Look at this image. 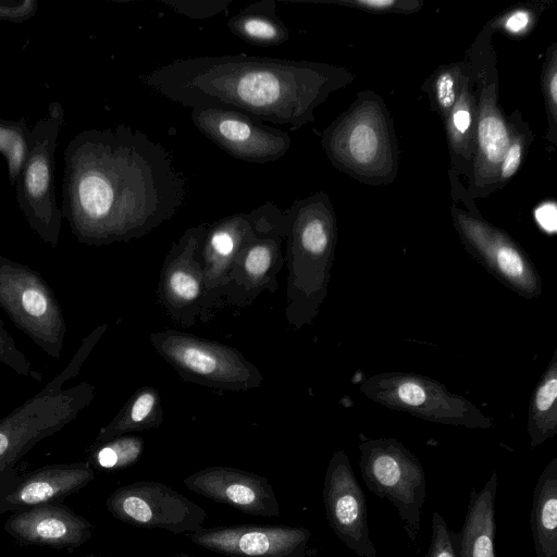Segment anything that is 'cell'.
<instances>
[{"label":"cell","instance_id":"1","mask_svg":"<svg viewBox=\"0 0 557 557\" xmlns=\"http://www.w3.org/2000/svg\"><path fill=\"white\" fill-rule=\"evenodd\" d=\"M186 196L170 152L138 129H85L64 150L61 211L82 244L140 238L173 218Z\"/></svg>","mask_w":557,"mask_h":557},{"label":"cell","instance_id":"2","mask_svg":"<svg viewBox=\"0 0 557 557\" xmlns=\"http://www.w3.org/2000/svg\"><path fill=\"white\" fill-rule=\"evenodd\" d=\"M345 69L307 60L224 54L173 60L140 74L160 96L193 109H224L297 129L350 83Z\"/></svg>","mask_w":557,"mask_h":557},{"label":"cell","instance_id":"3","mask_svg":"<svg viewBox=\"0 0 557 557\" xmlns=\"http://www.w3.org/2000/svg\"><path fill=\"white\" fill-rule=\"evenodd\" d=\"M287 216L285 318L300 329L311 324L323 304L337 240L336 216L323 191L297 199Z\"/></svg>","mask_w":557,"mask_h":557},{"label":"cell","instance_id":"4","mask_svg":"<svg viewBox=\"0 0 557 557\" xmlns=\"http://www.w3.org/2000/svg\"><path fill=\"white\" fill-rule=\"evenodd\" d=\"M108 327L107 323L95 327L61 373L0 419V485L18 475L15 467L33 447L73 422L92 401V384L82 382L65 389L63 385L79 373Z\"/></svg>","mask_w":557,"mask_h":557},{"label":"cell","instance_id":"5","mask_svg":"<svg viewBox=\"0 0 557 557\" xmlns=\"http://www.w3.org/2000/svg\"><path fill=\"white\" fill-rule=\"evenodd\" d=\"M321 144L335 168L364 184H387L397 175L393 123L383 100L373 92H360L323 131Z\"/></svg>","mask_w":557,"mask_h":557},{"label":"cell","instance_id":"6","mask_svg":"<svg viewBox=\"0 0 557 557\" xmlns=\"http://www.w3.org/2000/svg\"><path fill=\"white\" fill-rule=\"evenodd\" d=\"M63 123L62 104L51 102L46 114L27 131L25 156L14 183L17 205L27 224L51 247L59 244L63 220L54 184L55 149Z\"/></svg>","mask_w":557,"mask_h":557},{"label":"cell","instance_id":"7","mask_svg":"<svg viewBox=\"0 0 557 557\" xmlns=\"http://www.w3.org/2000/svg\"><path fill=\"white\" fill-rule=\"evenodd\" d=\"M151 346L186 382L247 392L263 382L260 370L242 351L223 343L165 329L149 335Z\"/></svg>","mask_w":557,"mask_h":557},{"label":"cell","instance_id":"8","mask_svg":"<svg viewBox=\"0 0 557 557\" xmlns=\"http://www.w3.org/2000/svg\"><path fill=\"white\" fill-rule=\"evenodd\" d=\"M358 448L361 476L368 490L395 506L408 537L417 543L428 495L421 462L396 438H367Z\"/></svg>","mask_w":557,"mask_h":557},{"label":"cell","instance_id":"9","mask_svg":"<svg viewBox=\"0 0 557 557\" xmlns=\"http://www.w3.org/2000/svg\"><path fill=\"white\" fill-rule=\"evenodd\" d=\"M359 388L376 404L429 422L470 429L493 425V421L471 401L450 393L438 381L420 374L380 373L363 380Z\"/></svg>","mask_w":557,"mask_h":557},{"label":"cell","instance_id":"10","mask_svg":"<svg viewBox=\"0 0 557 557\" xmlns=\"http://www.w3.org/2000/svg\"><path fill=\"white\" fill-rule=\"evenodd\" d=\"M0 307L44 352L61 357L66 324L53 289L39 272L1 253Z\"/></svg>","mask_w":557,"mask_h":557},{"label":"cell","instance_id":"11","mask_svg":"<svg viewBox=\"0 0 557 557\" xmlns=\"http://www.w3.org/2000/svg\"><path fill=\"white\" fill-rule=\"evenodd\" d=\"M209 223L193 225L170 247L159 275V304L177 325L195 326L213 317L208 308L201 243Z\"/></svg>","mask_w":557,"mask_h":557},{"label":"cell","instance_id":"12","mask_svg":"<svg viewBox=\"0 0 557 557\" xmlns=\"http://www.w3.org/2000/svg\"><path fill=\"white\" fill-rule=\"evenodd\" d=\"M454 225L467 251L502 284L527 299L542 293V278L523 248L503 230L451 209Z\"/></svg>","mask_w":557,"mask_h":557},{"label":"cell","instance_id":"13","mask_svg":"<svg viewBox=\"0 0 557 557\" xmlns=\"http://www.w3.org/2000/svg\"><path fill=\"white\" fill-rule=\"evenodd\" d=\"M110 515L123 523L173 534L203 528L208 513L164 483L137 481L114 490L106 499Z\"/></svg>","mask_w":557,"mask_h":557},{"label":"cell","instance_id":"14","mask_svg":"<svg viewBox=\"0 0 557 557\" xmlns=\"http://www.w3.org/2000/svg\"><path fill=\"white\" fill-rule=\"evenodd\" d=\"M287 235L285 211L274 205L258 234L242 249L224 290V305L247 307L262 293H275L285 265L283 243Z\"/></svg>","mask_w":557,"mask_h":557},{"label":"cell","instance_id":"15","mask_svg":"<svg viewBox=\"0 0 557 557\" xmlns=\"http://www.w3.org/2000/svg\"><path fill=\"white\" fill-rule=\"evenodd\" d=\"M191 121L201 134L242 161L273 162L290 148L292 138L287 132L238 111L193 109Z\"/></svg>","mask_w":557,"mask_h":557},{"label":"cell","instance_id":"16","mask_svg":"<svg viewBox=\"0 0 557 557\" xmlns=\"http://www.w3.org/2000/svg\"><path fill=\"white\" fill-rule=\"evenodd\" d=\"M273 207L274 203L268 201L250 212L234 213L208 225L201 243L200 261L212 317L225 307L224 290L239 252L262 228Z\"/></svg>","mask_w":557,"mask_h":557},{"label":"cell","instance_id":"17","mask_svg":"<svg viewBox=\"0 0 557 557\" xmlns=\"http://www.w3.org/2000/svg\"><path fill=\"white\" fill-rule=\"evenodd\" d=\"M322 495L327 523L337 539L358 557H377L370 537L366 497L343 450L330 458Z\"/></svg>","mask_w":557,"mask_h":557},{"label":"cell","instance_id":"18","mask_svg":"<svg viewBox=\"0 0 557 557\" xmlns=\"http://www.w3.org/2000/svg\"><path fill=\"white\" fill-rule=\"evenodd\" d=\"M186 536L228 557H304L311 532L302 527L228 525L201 528Z\"/></svg>","mask_w":557,"mask_h":557},{"label":"cell","instance_id":"19","mask_svg":"<svg viewBox=\"0 0 557 557\" xmlns=\"http://www.w3.org/2000/svg\"><path fill=\"white\" fill-rule=\"evenodd\" d=\"M94 480L95 470L86 460L45 465L0 485V513L63 504Z\"/></svg>","mask_w":557,"mask_h":557},{"label":"cell","instance_id":"20","mask_svg":"<svg viewBox=\"0 0 557 557\" xmlns=\"http://www.w3.org/2000/svg\"><path fill=\"white\" fill-rule=\"evenodd\" d=\"M191 492L231 506L244 513L280 517L276 495L268 479L242 469L207 467L183 480Z\"/></svg>","mask_w":557,"mask_h":557},{"label":"cell","instance_id":"21","mask_svg":"<svg viewBox=\"0 0 557 557\" xmlns=\"http://www.w3.org/2000/svg\"><path fill=\"white\" fill-rule=\"evenodd\" d=\"M497 85L483 82L476 101L475 148L470 169L469 193L485 197L499 186V168L511 137L497 101Z\"/></svg>","mask_w":557,"mask_h":557},{"label":"cell","instance_id":"22","mask_svg":"<svg viewBox=\"0 0 557 557\" xmlns=\"http://www.w3.org/2000/svg\"><path fill=\"white\" fill-rule=\"evenodd\" d=\"M4 531L20 545L75 549L92 539L94 524L63 504L12 512Z\"/></svg>","mask_w":557,"mask_h":557},{"label":"cell","instance_id":"23","mask_svg":"<svg viewBox=\"0 0 557 557\" xmlns=\"http://www.w3.org/2000/svg\"><path fill=\"white\" fill-rule=\"evenodd\" d=\"M497 484L498 475L494 470L479 492L474 488L471 491L458 557H495Z\"/></svg>","mask_w":557,"mask_h":557},{"label":"cell","instance_id":"24","mask_svg":"<svg viewBox=\"0 0 557 557\" xmlns=\"http://www.w3.org/2000/svg\"><path fill=\"white\" fill-rule=\"evenodd\" d=\"M530 525L535 557H557V457L546 465L535 484Z\"/></svg>","mask_w":557,"mask_h":557},{"label":"cell","instance_id":"25","mask_svg":"<svg viewBox=\"0 0 557 557\" xmlns=\"http://www.w3.org/2000/svg\"><path fill=\"white\" fill-rule=\"evenodd\" d=\"M451 156L458 171L469 174L475 148L476 97L471 89L470 73L465 76L457 100L444 121Z\"/></svg>","mask_w":557,"mask_h":557},{"label":"cell","instance_id":"26","mask_svg":"<svg viewBox=\"0 0 557 557\" xmlns=\"http://www.w3.org/2000/svg\"><path fill=\"white\" fill-rule=\"evenodd\" d=\"M163 422V409L159 392L152 386L137 389L115 417L99 430L95 444L111 438L158 428Z\"/></svg>","mask_w":557,"mask_h":557},{"label":"cell","instance_id":"27","mask_svg":"<svg viewBox=\"0 0 557 557\" xmlns=\"http://www.w3.org/2000/svg\"><path fill=\"white\" fill-rule=\"evenodd\" d=\"M227 26L236 37L258 47L280 46L289 39V30L277 16L274 0L245 7L228 20Z\"/></svg>","mask_w":557,"mask_h":557},{"label":"cell","instance_id":"28","mask_svg":"<svg viewBox=\"0 0 557 557\" xmlns=\"http://www.w3.org/2000/svg\"><path fill=\"white\" fill-rule=\"evenodd\" d=\"M557 349L531 396L528 414L530 446L535 448L557 433Z\"/></svg>","mask_w":557,"mask_h":557},{"label":"cell","instance_id":"29","mask_svg":"<svg viewBox=\"0 0 557 557\" xmlns=\"http://www.w3.org/2000/svg\"><path fill=\"white\" fill-rule=\"evenodd\" d=\"M143 450V440L127 434L99 444L94 443L88 449L86 461L94 470L119 471L134 465Z\"/></svg>","mask_w":557,"mask_h":557},{"label":"cell","instance_id":"30","mask_svg":"<svg viewBox=\"0 0 557 557\" xmlns=\"http://www.w3.org/2000/svg\"><path fill=\"white\" fill-rule=\"evenodd\" d=\"M470 72L465 63H456L441 66L431 77L429 82L430 96L443 121L453 109L461 83Z\"/></svg>","mask_w":557,"mask_h":557},{"label":"cell","instance_id":"31","mask_svg":"<svg viewBox=\"0 0 557 557\" xmlns=\"http://www.w3.org/2000/svg\"><path fill=\"white\" fill-rule=\"evenodd\" d=\"M28 127L24 122L0 123V153L8 163L9 176L15 183L25 156V139Z\"/></svg>","mask_w":557,"mask_h":557},{"label":"cell","instance_id":"32","mask_svg":"<svg viewBox=\"0 0 557 557\" xmlns=\"http://www.w3.org/2000/svg\"><path fill=\"white\" fill-rule=\"evenodd\" d=\"M547 52L542 71V91L548 120V139L555 144L557 128V45L553 44Z\"/></svg>","mask_w":557,"mask_h":557},{"label":"cell","instance_id":"33","mask_svg":"<svg viewBox=\"0 0 557 557\" xmlns=\"http://www.w3.org/2000/svg\"><path fill=\"white\" fill-rule=\"evenodd\" d=\"M0 362L15 373L41 382L44 374L35 370L27 357L17 348L15 341L5 330L0 319Z\"/></svg>","mask_w":557,"mask_h":557},{"label":"cell","instance_id":"34","mask_svg":"<svg viewBox=\"0 0 557 557\" xmlns=\"http://www.w3.org/2000/svg\"><path fill=\"white\" fill-rule=\"evenodd\" d=\"M530 131L520 129L513 122H511V137L509 146L504 154L499 168V186L503 187L519 170L523 153L527 148V143L530 138Z\"/></svg>","mask_w":557,"mask_h":557},{"label":"cell","instance_id":"35","mask_svg":"<svg viewBox=\"0 0 557 557\" xmlns=\"http://www.w3.org/2000/svg\"><path fill=\"white\" fill-rule=\"evenodd\" d=\"M161 2L184 16L203 20L226 11L232 0H161Z\"/></svg>","mask_w":557,"mask_h":557},{"label":"cell","instance_id":"36","mask_svg":"<svg viewBox=\"0 0 557 557\" xmlns=\"http://www.w3.org/2000/svg\"><path fill=\"white\" fill-rule=\"evenodd\" d=\"M432 534L425 557H458L454 535L449 531L444 517L438 512L432 513Z\"/></svg>","mask_w":557,"mask_h":557},{"label":"cell","instance_id":"37","mask_svg":"<svg viewBox=\"0 0 557 557\" xmlns=\"http://www.w3.org/2000/svg\"><path fill=\"white\" fill-rule=\"evenodd\" d=\"M337 3L373 12H412L422 5V2L406 0H345Z\"/></svg>","mask_w":557,"mask_h":557},{"label":"cell","instance_id":"38","mask_svg":"<svg viewBox=\"0 0 557 557\" xmlns=\"http://www.w3.org/2000/svg\"><path fill=\"white\" fill-rule=\"evenodd\" d=\"M534 17L535 15L530 9L518 8L499 18L497 27L510 35L521 36L531 29Z\"/></svg>","mask_w":557,"mask_h":557},{"label":"cell","instance_id":"39","mask_svg":"<svg viewBox=\"0 0 557 557\" xmlns=\"http://www.w3.org/2000/svg\"><path fill=\"white\" fill-rule=\"evenodd\" d=\"M36 2L23 1V2H0V21H21L27 18L36 11Z\"/></svg>","mask_w":557,"mask_h":557},{"label":"cell","instance_id":"40","mask_svg":"<svg viewBox=\"0 0 557 557\" xmlns=\"http://www.w3.org/2000/svg\"><path fill=\"white\" fill-rule=\"evenodd\" d=\"M536 220L546 231H554L556 226V208L552 202H546L537 208Z\"/></svg>","mask_w":557,"mask_h":557},{"label":"cell","instance_id":"41","mask_svg":"<svg viewBox=\"0 0 557 557\" xmlns=\"http://www.w3.org/2000/svg\"><path fill=\"white\" fill-rule=\"evenodd\" d=\"M171 557H199V556L180 553V554L172 555ZM304 557H306V556H304Z\"/></svg>","mask_w":557,"mask_h":557},{"label":"cell","instance_id":"42","mask_svg":"<svg viewBox=\"0 0 557 557\" xmlns=\"http://www.w3.org/2000/svg\"><path fill=\"white\" fill-rule=\"evenodd\" d=\"M78 557H101V556H98V555H95V554H90V555H83V556H78Z\"/></svg>","mask_w":557,"mask_h":557},{"label":"cell","instance_id":"43","mask_svg":"<svg viewBox=\"0 0 557 557\" xmlns=\"http://www.w3.org/2000/svg\"><path fill=\"white\" fill-rule=\"evenodd\" d=\"M3 122L1 119H0V123Z\"/></svg>","mask_w":557,"mask_h":557}]
</instances>
